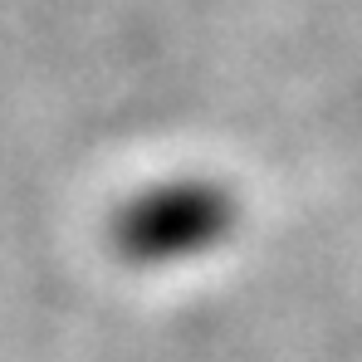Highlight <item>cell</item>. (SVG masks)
<instances>
[{"label": "cell", "instance_id": "obj_1", "mask_svg": "<svg viewBox=\"0 0 362 362\" xmlns=\"http://www.w3.org/2000/svg\"><path fill=\"white\" fill-rule=\"evenodd\" d=\"M137 226V245H147V250H157V245H196V240H206L211 230H216V206L206 201V196H172L167 206H157L152 216H137L132 221Z\"/></svg>", "mask_w": 362, "mask_h": 362}]
</instances>
